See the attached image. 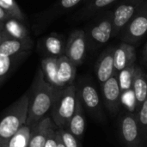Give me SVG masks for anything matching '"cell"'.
Listing matches in <instances>:
<instances>
[{
    "instance_id": "cell-1",
    "label": "cell",
    "mask_w": 147,
    "mask_h": 147,
    "mask_svg": "<svg viewBox=\"0 0 147 147\" xmlns=\"http://www.w3.org/2000/svg\"><path fill=\"white\" fill-rule=\"evenodd\" d=\"M57 90L45 80L42 70L39 69L28 93L27 125L34 127L51 110Z\"/></svg>"
},
{
    "instance_id": "cell-2",
    "label": "cell",
    "mask_w": 147,
    "mask_h": 147,
    "mask_svg": "<svg viewBox=\"0 0 147 147\" xmlns=\"http://www.w3.org/2000/svg\"><path fill=\"white\" fill-rule=\"evenodd\" d=\"M77 90L74 84L58 89L51 108V116L58 128L65 129L76 108Z\"/></svg>"
},
{
    "instance_id": "cell-3",
    "label": "cell",
    "mask_w": 147,
    "mask_h": 147,
    "mask_svg": "<svg viewBox=\"0 0 147 147\" xmlns=\"http://www.w3.org/2000/svg\"><path fill=\"white\" fill-rule=\"evenodd\" d=\"M28 110V93H26L8 109L0 120V142H6L26 124Z\"/></svg>"
},
{
    "instance_id": "cell-4",
    "label": "cell",
    "mask_w": 147,
    "mask_h": 147,
    "mask_svg": "<svg viewBox=\"0 0 147 147\" xmlns=\"http://www.w3.org/2000/svg\"><path fill=\"white\" fill-rule=\"evenodd\" d=\"M147 34V0L139 8L134 16L120 32L122 42L131 45L139 44Z\"/></svg>"
},
{
    "instance_id": "cell-5",
    "label": "cell",
    "mask_w": 147,
    "mask_h": 147,
    "mask_svg": "<svg viewBox=\"0 0 147 147\" xmlns=\"http://www.w3.org/2000/svg\"><path fill=\"white\" fill-rule=\"evenodd\" d=\"M120 134L126 147H143V135L136 114H126L120 121Z\"/></svg>"
},
{
    "instance_id": "cell-6",
    "label": "cell",
    "mask_w": 147,
    "mask_h": 147,
    "mask_svg": "<svg viewBox=\"0 0 147 147\" xmlns=\"http://www.w3.org/2000/svg\"><path fill=\"white\" fill-rule=\"evenodd\" d=\"M88 39L83 30H74L69 36L65 48V55L76 65H80L86 56Z\"/></svg>"
},
{
    "instance_id": "cell-7",
    "label": "cell",
    "mask_w": 147,
    "mask_h": 147,
    "mask_svg": "<svg viewBox=\"0 0 147 147\" xmlns=\"http://www.w3.org/2000/svg\"><path fill=\"white\" fill-rule=\"evenodd\" d=\"M146 0H121L113 11V37L120 32Z\"/></svg>"
},
{
    "instance_id": "cell-8",
    "label": "cell",
    "mask_w": 147,
    "mask_h": 147,
    "mask_svg": "<svg viewBox=\"0 0 147 147\" xmlns=\"http://www.w3.org/2000/svg\"><path fill=\"white\" fill-rule=\"evenodd\" d=\"M113 12H106L101 18L89 28L86 34L89 41L96 45H103L107 43L113 36Z\"/></svg>"
},
{
    "instance_id": "cell-9",
    "label": "cell",
    "mask_w": 147,
    "mask_h": 147,
    "mask_svg": "<svg viewBox=\"0 0 147 147\" xmlns=\"http://www.w3.org/2000/svg\"><path fill=\"white\" fill-rule=\"evenodd\" d=\"M102 96L105 105L111 114H116L121 102L122 92L119 84L118 75L115 74L102 85Z\"/></svg>"
},
{
    "instance_id": "cell-10",
    "label": "cell",
    "mask_w": 147,
    "mask_h": 147,
    "mask_svg": "<svg viewBox=\"0 0 147 147\" xmlns=\"http://www.w3.org/2000/svg\"><path fill=\"white\" fill-rule=\"evenodd\" d=\"M136 60L135 47L128 43L122 42L114 53V64L115 74L118 75L122 70L134 65Z\"/></svg>"
},
{
    "instance_id": "cell-11",
    "label": "cell",
    "mask_w": 147,
    "mask_h": 147,
    "mask_svg": "<svg viewBox=\"0 0 147 147\" xmlns=\"http://www.w3.org/2000/svg\"><path fill=\"white\" fill-rule=\"evenodd\" d=\"M32 47L33 40L30 36L25 39H16L7 34L0 44V53L13 56L19 53L30 52Z\"/></svg>"
},
{
    "instance_id": "cell-12",
    "label": "cell",
    "mask_w": 147,
    "mask_h": 147,
    "mask_svg": "<svg viewBox=\"0 0 147 147\" xmlns=\"http://www.w3.org/2000/svg\"><path fill=\"white\" fill-rule=\"evenodd\" d=\"M114 53L115 48H109L104 51L100 56L96 66V71L97 79L102 85L106 81H108L111 77L115 74V64H114Z\"/></svg>"
},
{
    "instance_id": "cell-13",
    "label": "cell",
    "mask_w": 147,
    "mask_h": 147,
    "mask_svg": "<svg viewBox=\"0 0 147 147\" xmlns=\"http://www.w3.org/2000/svg\"><path fill=\"white\" fill-rule=\"evenodd\" d=\"M77 66L64 54L58 58V83L59 89L73 84Z\"/></svg>"
},
{
    "instance_id": "cell-14",
    "label": "cell",
    "mask_w": 147,
    "mask_h": 147,
    "mask_svg": "<svg viewBox=\"0 0 147 147\" xmlns=\"http://www.w3.org/2000/svg\"><path fill=\"white\" fill-rule=\"evenodd\" d=\"M78 93L80 100L84 107H85L89 112L97 117L101 116V102L98 93L94 86L90 84H85L83 86Z\"/></svg>"
},
{
    "instance_id": "cell-15",
    "label": "cell",
    "mask_w": 147,
    "mask_h": 147,
    "mask_svg": "<svg viewBox=\"0 0 147 147\" xmlns=\"http://www.w3.org/2000/svg\"><path fill=\"white\" fill-rule=\"evenodd\" d=\"M65 129L78 140L82 139L85 131V116L84 113V106L78 92L75 111Z\"/></svg>"
},
{
    "instance_id": "cell-16",
    "label": "cell",
    "mask_w": 147,
    "mask_h": 147,
    "mask_svg": "<svg viewBox=\"0 0 147 147\" xmlns=\"http://www.w3.org/2000/svg\"><path fill=\"white\" fill-rule=\"evenodd\" d=\"M53 125H54V122L49 117L43 118L40 122L34 125L33 127L28 147L45 146L48 131Z\"/></svg>"
},
{
    "instance_id": "cell-17",
    "label": "cell",
    "mask_w": 147,
    "mask_h": 147,
    "mask_svg": "<svg viewBox=\"0 0 147 147\" xmlns=\"http://www.w3.org/2000/svg\"><path fill=\"white\" fill-rule=\"evenodd\" d=\"M132 90L135 97L136 109L139 111L147 98V76L138 66L135 68Z\"/></svg>"
},
{
    "instance_id": "cell-18",
    "label": "cell",
    "mask_w": 147,
    "mask_h": 147,
    "mask_svg": "<svg viewBox=\"0 0 147 147\" xmlns=\"http://www.w3.org/2000/svg\"><path fill=\"white\" fill-rule=\"evenodd\" d=\"M41 70L44 75L45 80L53 85V87L59 89L58 83V58L56 57H47L41 61Z\"/></svg>"
},
{
    "instance_id": "cell-19",
    "label": "cell",
    "mask_w": 147,
    "mask_h": 147,
    "mask_svg": "<svg viewBox=\"0 0 147 147\" xmlns=\"http://www.w3.org/2000/svg\"><path fill=\"white\" fill-rule=\"evenodd\" d=\"M32 130L33 127L27 124L23 125L14 135L4 142V147H28Z\"/></svg>"
},
{
    "instance_id": "cell-20",
    "label": "cell",
    "mask_w": 147,
    "mask_h": 147,
    "mask_svg": "<svg viewBox=\"0 0 147 147\" xmlns=\"http://www.w3.org/2000/svg\"><path fill=\"white\" fill-rule=\"evenodd\" d=\"M5 32L11 37L16 39H25L29 36L27 28L16 18H10L3 22Z\"/></svg>"
},
{
    "instance_id": "cell-21",
    "label": "cell",
    "mask_w": 147,
    "mask_h": 147,
    "mask_svg": "<svg viewBox=\"0 0 147 147\" xmlns=\"http://www.w3.org/2000/svg\"><path fill=\"white\" fill-rule=\"evenodd\" d=\"M44 46L51 57L59 58L65 54V45L62 39L56 34L49 35L45 39Z\"/></svg>"
},
{
    "instance_id": "cell-22",
    "label": "cell",
    "mask_w": 147,
    "mask_h": 147,
    "mask_svg": "<svg viewBox=\"0 0 147 147\" xmlns=\"http://www.w3.org/2000/svg\"><path fill=\"white\" fill-rule=\"evenodd\" d=\"M135 68H136V65H133L122 70L120 73H118L119 84H120L121 90L122 93H125V92L132 90Z\"/></svg>"
},
{
    "instance_id": "cell-23",
    "label": "cell",
    "mask_w": 147,
    "mask_h": 147,
    "mask_svg": "<svg viewBox=\"0 0 147 147\" xmlns=\"http://www.w3.org/2000/svg\"><path fill=\"white\" fill-rule=\"evenodd\" d=\"M116 1L118 0H91L87 3L85 7L81 11V14L84 16H90L95 13L105 9Z\"/></svg>"
},
{
    "instance_id": "cell-24",
    "label": "cell",
    "mask_w": 147,
    "mask_h": 147,
    "mask_svg": "<svg viewBox=\"0 0 147 147\" xmlns=\"http://www.w3.org/2000/svg\"><path fill=\"white\" fill-rule=\"evenodd\" d=\"M26 53H19V54L13 55V56H8V55L0 53V83L8 75V73L11 70V67L16 62V60H17L19 57L22 56Z\"/></svg>"
},
{
    "instance_id": "cell-25",
    "label": "cell",
    "mask_w": 147,
    "mask_h": 147,
    "mask_svg": "<svg viewBox=\"0 0 147 147\" xmlns=\"http://www.w3.org/2000/svg\"><path fill=\"white\" fill-rule=\"evenodd\" d=\"M0 6L13 17L18 20H22L24 18L20 7L15 0H0Z\"/></svg>"
},
{
    "instance_id": "cell-26",
    "label": "cell",
    "mask_w": 147,
    "mask_h": 147,
    "mask_svg": "<svg viewBox=\"0 0 147 147\" xmlns=\"http://www.w3.org/2000/svg\"><path fill=\"white\" fill-rule=\"evenodd\" d=\"M136 115L143 135L144 141L147 143V98L142 104L141 108L140 109Z\"/></svg>"
},
{
    "instance_id": "cell-27",
    "label": "cell",
    "mask_w": 147,
    "mask_h": 147,
    "mask_svg": "<svg viewBox=\"0 0 147 147\" xmlns=\"http://www.w3.org/2000/svg\"><path fill=\"white\" fill-rule=\"evenodd\" d=\"M61 140L65 147H81L79 140L71 134L68 130L64 128H58Z\"/></svg>"
},
{
    "instance_id": "cell-28",
    "label": "cell",
    "mask_w": 147,
    "mask_h": 147,
    "mask_svg": "<svg viewBox=\"0 0 147 147\" xmlns=\"http://www.w3.org/2000/svg\"><path fill=\"white\" fill-rule=\"evenodd\" d=\"M55 124L51 127L48 131L47 138L44 147H57V130ZM58 128V127H57Z\"/></svg>"
},
{
    "instance_id": "cell-29",
    "label": "cell",
    "mask_w": 147,
    "mask_h": 147,
    "mask_svg": "<svg viewBox=\"0 0 147 147\" xmlns=\"http://www.w3.org/2000/svg\"><path fill=\"white\" fill-rule=\"evenodd\" d=\"M83 0H60V5L63 9H71L78 5Z\"/></svg>"
},
{
    "instance_id": "cell-30",
    "label": "cell",
    "mask_w": 147,
    "mask_h": 147,
    "mask_svg": "<svg viewBox=\"0 0 147 147\" xmlns=\"http://www.w3.org/2000/svg\"><path fill=\"white\" fill-rule=\"evenodd\" d=\"M13 16L9 14L5 9H3L1 6H0V22H6L7 20L12 18ZM15 18V17H14Z\"/></svg>"
},
{
    "instance_id": "cell-31",
    "label": "cell",
    "mask_w": 147,
    "mask_h": 147,
    "mask_svg": "<svg viewBox=\"0 0 147 147\" xmlns=\"http://www.w3.org/2000/svg\"><path fill=\"white\" fill-rule=\"evenodd\" d=\"M7 34V33L4 30L3 28V22H0V44L2 43V41L3 40L5 35Z\"/></svg>"
},
{
    "instance_id": "cell-32",
    "label": "cell",
    "mask_w": 147,
    "mask_h": 147,
    "mask_svg": "<svg viewBox=\"0 0 147 147\" xmlns=\"http://www.w3.org/2000/svg\"><path fill=\"white\" fill-rule=\"evenodd\" d=\"M57 147H65L63 141H62V140H61V137L59 135L58 129H57Z\"/></svg>"
},
{
    "instance_id": "cell-33",
    "label": "cell",
    "mask_w": 147,
    "mask_h": 147,
    "mask_svg": "<svg viewBox=\"0 0 147 147\" xmlns=\"http://www.w3.org/2000/svg\"><path fill=\"white\" fill-rule=\"evenodd\" d=\"M143 53H144V57H145V59L147 60V43H146V47H145V49H144Z\"/></svg>"
},
{
    "instance_id": "cell-34",
    "label": "cell",
    "mask_w": 147,
    "mask_h": 147,
    "mask_svg": "<svg viewBox=\"0 0 147 147\" xmlns=\"http://www.w3.org/2000/svg\"><path fill=\"white\" fill-rule=\"evenodd\" d=\"M0 147H4V143L0 142Z\"/></svg>"
},
{
    "instance_id": "cell-35",
    "label": "cell",
    "mask_w": 147,
    "mask_h": 147,
    "mask_svg": "<svg viewBox=\"0 0 147 147\" xmlns=\"http://www.w3.org/2000/svg\"><path fill=\"white\" fill-rule=\"evenodd\" d=\"M86 1H87V3H88V2H90V1H91V0H86Z\"/></svg>"
}]
</instances>
